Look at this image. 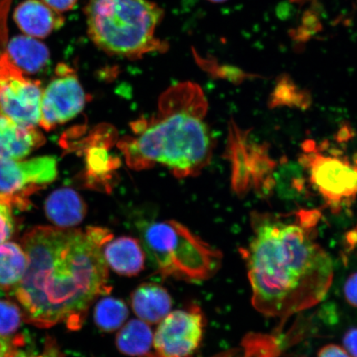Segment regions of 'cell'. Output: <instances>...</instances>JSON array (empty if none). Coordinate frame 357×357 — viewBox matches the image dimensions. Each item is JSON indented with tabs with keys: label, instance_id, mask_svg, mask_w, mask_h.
Here are the masks:
<instances>
[{
	"label": "cell",
	"instance_id": "cell-12",
	"mask_svg": "<svg viewBox=\"0 0 357 357\" xmlns=\"http://www.w3.org/2000/svg\"><path fill=\"white\" fill-rule=\"evenodd\" d=\"M35 127H24L0 112V160H21L44 144Z\"/></svg>",
	"mask_w": 357,
	"mask_h": 357
},
{
	"label": "cell",
	"instance_id": "cell-19",
	"mask_svg": "<svg viewBox=\"0 0 357 357\" xmlns=\"http://www.w3.org/2000/svg\"><path fill=\"white\" fill-rule=\"evenodd\" d=\"M28 265L22 248L13 243L0 244V287L10 289L19 284Z\"/></svg>",
	"mask_w": 357,
	"mask_h": 357
},
{
	"label": "cell",
	"instance_id": "cell-27",
	"mask_svg": "<svg viewBox=\"0 0 357 357\" xmlns=\"http://www.w3.org/2000/svg\"><path fill=\"white\" fill-rule=\"evenodd\" d=\"M15 233L12 206L0 199V244L6 243Z\"/></svg>",
	"mask_w": 357,
	"mask_h": 357
},
{
	"label": "cell",
	"instance_id": "cell-21",
	"mask_svg": "<svg viewBox=\"0 0 357 357\" xmlns=\"http://www.w3.org/2000/svg\"><path fill=\"white\" fill-rule=\"evenodd\" d=\"M129 311L126 303L119 298L105 297L98 301L93 319L101 331L112 333L121 328L126 322Z\"/></svg>",
	"mask_w": 357,
	"mask_h": 357
},
{
	"label": "cell",
	"instance_id": "cell-36",
	"mask_svg": "<svg viewBox=\"0 0 357 357\" xmlns=\"http://www.w3.org/2000/svg\"><path fill=\"white\" fill-rule=\"evenodd\" d=\"M209 1H212V2H214V3H221V2L226 1V0H209Z\"/></svg>",
	"mask_w": 357,
	"mask_h": 357
},
{
	"label": "cell",
	"instance_id": "cell-6",
	"mask_svg": "<svg viewBox=\"0 0 357 357\" xmlns=\"http://www.w3.org/2000/svg\"><path fill=\"white\" fill-rule=\"evenodd\" d=\"M301 163L309 173L312 185L333 208H338L357 196V165L337 155H327L307 141Z\"/></svg>",
	"mask_w": 357,
	"mask_h": 357
},
{
	"label": "cell",
	"instance_id": "cell-16",
	"mask_svg": "<svg viewBox=\"0 0 357 357\" xmlns=\"http://www.w3.org/2000/svg\"><path fill=\"white\" fill-rule=\"evenodd\" d=\"M131 305L139 319L149 324H156L171 312L172 298L162 285L144 283L132 292Z\"/></svg>",
	"mask_w": 357,
	"mask_h": 357
},
{
	"label": "cell",
	"instance_id": "cell-17",
	"mask_svg": "<svg viewBox=\"0 0 357 357\" xmlns=\"http://www.w3.org/2000/svg\"><path fill=\"white\" fill-rule=\"evenodd\" d=\"M6 52L13 64L24 73H37L50 60L46 45L26 35L17 36L8 42Z\"/></svg>",
	"mask_w": 357,
	"mask_h": 357
},
{
	"label": "cell",
	"instance_id": "cell-10",
	"mask_svg": "<svg viewBox=\"0 0 357 357\" xmlns=\"http://www.w3.org/2000/svg\"><path fill=\"white\" fill-rule=\"evenodd\" d=\"M204 325L199 307L169 312L156 328L151 357H192L202 342Z\"/></svg>",
	"mask_w": 357,
	"mask_h": 357
},
{
	"label": "cell",
	"instance_id": "cell-1",
	"mask_svg": "<svg viewBox=\"0 0 357 357\" xmlns=\"http://www.w3.org/2000/svg\"><path fill=\"white\" fill-rule=\"evenodd\" d=\"M112 238L100 227L29 231L22 240L28 265L15 288L26 322L41 328L60 324L70 331L82 328L93 303L110 293L102 248Z\"/></svg>",
	"mask_w": 357,
	"mask_h": 357
},
{
	"label": "cell",
	"instance_id": "cell-25",
	"mask_svg": "<svg viewBox=\"0 0 357 357\" xmlns=\"http://www.w3.org/2000/svg\"><path fill=\"white\" fill-rule=\"evenodd\" d=\"M22 319V311L15 303L0 301V336L10 337L16 333Z\"/></svg>",
	"mask_w": 357,
	"mask_h": 357
},
{
	"label": "cell",
	"instance_id": "cell-15",
	"mask_svg": "<svg viewBox=\"0 0 357 357\" xmlns=\"http://www.w3.org/2000/svg\"><path fill=\"white\" fill-rule=\"evenodd\" d=\"M48 220L61 229H73L82 223L87 213V206L82 196L70 188L53 192L45 203Z\"/></svg>",
	"mask_w": 357,
	"mask_h": 357
},
{
	"label": "cell",
	"instance_id": "cell-29",
	"mask_svg": "<svg viewBox=\"0 0 357 357\" xmlns=\"http://www.w3.org/2000/svg\"><path fill=\"white\" fill-rule=\"evenodd\" d=\"M344 296L348 303L357 307V272L351 274L344 285Z\"/></svg>",
	"mask_w": 357,
	"mask_h": 357
},
{
	"label": "cell",
	"instance_id": "cell-2",
	"mask_svg": "<svg viewBox=\"0 0 357 357\" xmlns=\"http://www.w3.org/2000/svg\"><path fill=\"white\" fill-rule=\"evenodd\" d=\"M319 211L293 218L257 213L252 235L241 254L247 266L252 303L272 318H289L324 300L332 287L331 257L316 242Z\"/></svg>",
	"mask_w": 357,
	"mask_h": 357
},
{
	"label": "cell",
	"instance_id": "cell-5",
	"mask_svg": "<svg viewBox=\"0 0 357 357\" xmlns=\"http://www.w3.org/2000/svg\"><path fill=\"white\" fill-rule=\"evenodd\" d=\"M141 243L155 270L165 278L198 282L212 278L222 264L218 250L175 220L146 225Z\"/></svg>",
	"mask_w": 357,
	"mask_h": 357
},
{
	"label": "cell",
	"instance_id": "cell-14",
	"mask_svg": "<svg viewBox=\"0 0 357 357\" xmlns=\"http://www.w3.org/2000/svg\"><path fill=\"white\" fill-rule=\"evenodd\" d=\"M107 266L116 273L132 278L144 270L146 252L139 240L132 236L112 238L102 248Z\"/></svg>",
	"mask_w": 357,
	"mask_h": 357
},
{
	"label": "cell",
	"instance_id": "cell-9",
	"mask_svg": "<svg viewBox=\"0 0 357 357\" xmlns=\"http://www.w3.org/2000/svg\"><path fill=\"white\" fill-rule=\"evenodd\" d=\"M57 162L52 156L29 160H0V199L26 208L29 195L54 181Z\"/></svg>",
	"mask_w": 357,
	"mask_h": 357
},
{
	"label": "cell",
	"instance_id": "cell-8",
	"mask_svg": "<svg viewBox=\"0 0 357 357\" xmlns=\"http://www.w3.org/2000/svg\"><path fill=\"white\" fill-rule=\"evenodd\" d=\"M41 84L25 77L8 53H0V112L24 127L39 124Z\"/></svg>",
	"mask_w": 357,
	"mask_h": 357
},
{
	"label": "cell",
	"instance_id": "cell-22",
	"mask_svg": "<svg viewBox=\"0 0 357 357\" xmlns=\"http://www.w3.org/2000/svg\"><path fill=\"white\" fill-rule=\"evenodd\" d=\"M274 188L284 199H298L306 192L305 177L301 165L284 162L273 175Z\"/></svg>",
	"mask_w": 357,
	"mask_h": 357
},
{
	"label": "cell",
	"instance_id": "cell-32",
	"mask_svg": "<svg viewBox=\"0 0 357 357\" xmlns=\"http://www.w3.org/2000/svg\"><path fill=\"white\" fill-rule=\"evenodd\" d=\"M47 6L58 13L73 10L78 0H42Z\"/></svg>",
	"mask_w": 357,
	"mask_h": 357
},
{
	"label": "cell",
	"instance_id": "cell-13",
	"mask_svg": "<svg viewBox=\"0 0 357 357\" xmlns=\"http://www.w3.org/2000/svg\"><path fill=\"white\" fill-rule=\"evenodd\" d=\"M13 20L21 32L34 38L48 37L64 24V17L39 0H25L15 8Z\"/></svg>",
	"mask_w": 357,
	"mask_h": 357
},
{
	"label": "cell",
	"instance_id": "cell-24",
	"mask_svg": "<svg viewBox=\"0 0 357 357\" xmlns=\"http://www.w3.org/2000/svg\"><path fill=\"white\" fill-rule=\"evenodd\" d=\"M107 150V146L95 145L89 150L87 155L88 172L91 176L108 175L116 167Z\"/></svg>",
	"mask_w": 357,
	"mask_h": 357
},
{
	"label": "cell",
	"instance_id": "cell-4",
	"mask_svg": "<svg viewBox=\"0 0 357 357\" xmlns=\"http://www.w3.org/2000/svg\"><path fill=\"white\" fill-rule=\"evenodd\" d=\"M86 15L89 37L108 54L136 59L166 50L155 37L163 11L149 0H92Z\"/></svg>",
	"mask_w": 357,
	"mask_h": 357
},
{
	"label": "cell",
	"instance_id": "cell-28",
	"mask_svg": "<svg viewBox=\"0 0 357 357\" xmlns=\"http://www.w3.org/2000/svg\"><path fill=\"white\" fill-rule=\"evenodd\" d=\"M13 0H0V53L6 51L8 43V15Z\"/></svg>",
	"mask_w": 357,
	"mask_h": 357
},
{
	"label": "cell",
	"instance_id": "cell-26",
	"mask_svg": "<svg viewBox=\"0 0 357 357\" xmlns=\"http://www.w3.org/2000/svg\"><path fill=\"white\" fill-rule=\"evenodd\" d=\"M25 342L24 337L8 352L6 357H65L60 350L59 346L52 337H48L42 351L22 349V346Z\"/></svg>",
	"mask_w": 357,
	"mask_h": 357
},
{
	"label": "cell",
	"instance_id": "cell-11",
	"mask_svg": "<svg viewBox=\"0 0 357 357\" xmlns=\"http://www.w3.org/2000/svg\"><path fill=\"white\" fill-rule=\"evenodd\" d=\"M56 73L58 77L43 91L40 105L39 124L47 131L75 118L86 102V93L73 70L59 66Z\"/></svg>",
	"mask_w": 357,
	"mask_h": 357
},
{
	"label": "cell",
	"instance_id": "cell-34",
	"mask_svg": "<svg viewBox=\"0 0 357 357\" xmlns=\"http://www.w3.org/2000/svg\"><path fill=\"white\" fill-rule=\"evenodd\" d=\"M22 337H17L15 339H8L0 336V357H6L13 347L22 340Z\"/></svg>",
	"mask_w": 357,
	"mask_h": 357
},
{
	"label": "cell",
	"instance_id": "cell-3",
	"mask_svg": "<svg viewBox=\"0 0 357 357\" xmlns=\"http://www.w3.org/2000/svg\"><path fill=\"white\" fill-rule=\"evenodd\" d=\"M158 106L150 120L133 124L135 137L119 142L128 166L144 169L160 164L177 177L198 175L211 162L213 149L202 89L191 82L178 84L160 96Z\"/></svg>",
	"mask_w": 357,
	"mask_h": 357
},
{
	"label": "cell",
	"instance_id": "cell-35",
	"mask_svg": "<svg viewBox=\"0 0 357 357\" xmlns=\"http://www.w3.org/2000/svg\"><path fill=\"white\" fill-rule=\"evenodd\" d=\"M294 13V8L287 1L280 2L275 8L276 16L282 21L288 20L291 17Z\"/></svg>",
	"mask_w": 357,
	"mask_h": 357
},
{
	"label": "cell",
	"instance_id": "cell-7",
	"mask_svg": "<svg viewBox=\"0 0 357 357\" xmlns=\"http://www.w3.org/2000/svg\"><path fill=\"white\" fill-rule=\"evenodd\" d=\"M227 155L231 163V185L236 194L244 195L252 189L269 192L274 189L272 172L275 162L264 145L248 140V132L233 123L230 126Z\"/></svg>",
	"mask_w": 357,
	"mask_h": 357
},
{
	"label": "cell",
	"instance_id": "cell-33",
	"mask_svg": "<svg viewBox=\"0 0 357 357\" xmlns=\"http://www.w3.org/2000/svg\"><path fill=\"white\" fill-rule=\"evenodd\" d=\"M318 357H351L344 348L340 346L329 344L325 346L319 352Z\"/></svg>",
	"mask_w": 357,
	"mask_h": 357
},
{
	"label": "cell",
	"instance_id": "cell-30",
	"mask_svg": "<svg viewBox=\"0 0 357 357\" xmlns=\"http://www.w3.org/2000/svg\"><path fill=\"white\" fill-rule=\"evenodd\" d=\"M302 20L303 28L306 29L311 36L319 32V31L322 29V25L320 24L318 15L314 12H305V15H303Z\"/></svg>",
	"mask_w": 357,
	"mask_h": 357
},
{
	"label": "cell",
	"instance_id": "cell-20",
	"mask_svg": "<svg viewBox=\"0 0 357 357\" xmlns=\"http://www.w3.org/2000/svg\"><path fill=\"white\" fill-rule=\"evenodd\" d=\"M280 351L278 338L273 335L251 333L238 347L213 357H278Z\"/></svg>",
	"mask_w": 357,
	"mask_h": 357
},
{
	"label": "cell",
	"instance_id": "cell-31",
	"mask_svg": "<svg viewBox=\"0 0 357 357\" xmlns=\"http://www.w3.org/2000/svg\"><path fill=\"white\" fill-rule=\"evenodd\" d=\"M343 344L351 357H357V328L350 329L345 334Z\"/></svg>",
	"mask_w": 357,
	"mask_h": 357
},
{
	"label": "cell",
	"instance_id": "cell-23",
	"mask_svg": "<svg viewBox=\"0 0 357 357\" xmlns=\"http://www.w3.org/2000/svg\"><path fill=\"white\" fill-rule=\"evenodd\" d=\"M310 105V96L301 91L291 79L284 77L279 80L271 95V106H289L306 109Z\"/></svg>",
	"mask_w": 357,
	"mask_h": 357
},
{
	"label": "cell",
	"instance_id": "cell-18",
	"mask_svg": "<svg viewBox=\"0 0 357 357\" xmlns=\"http://www.w3.org/2000/svg\"><path fill=\"white\" fill-rule=\"evenodd\" d=\"M154 334L149 324L132 319L123 325L116 337V346L123 354L132 357H149Z\"/></svg>",
	"mask_w": 357,
	"mask_h": 357
}]
</instances>
